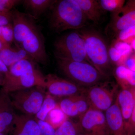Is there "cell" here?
I'll return each mask as SVG.
<instances>
[{"instance_id": "obj_1", "label": "cell", "mask_w": 135, "mask_h": 135, "mask_svg": "<svg viewBox=\"0 0 135 135\" xmlns=\"http://www.w3.org/2000/svg\"><path fill=\"white\" fill-rule=\"evenodd\" d=\"M31 59H23L8 68V73L4 76L2 89L9 94L36 86L45 88L46 79Z\"/></svg>"}, {"instance_id": "obj_2", "label": "cell", "mask_w": 135, "mask_h": 135, "mask_svg": "<svg viewBox=\"0 0 135 135\" xmlns=\"http://www.w3.org/2000/svg\"><path fill=\"white\" fill-rule=\"evenodd\" d=\"M50 9L49 26L55 32L81 29L87 25L88 19L75 0L57 1Z\"/></svg>"}, {"instance_id": "obj_3", "label": "cell", "mask_w": 135, "mask_h": 135, "mask_svg": "<svg viewBox=\"0 0 135 135\" xmlns=\"http://www.w3.org/2000/svg\"><path fill=\"white\" fill-rule=\"evenodd\" d=\"M77 31L85 41L87 55L92 65L101 74L110 78L113 74V68L103 38L94 30L80 29Z\"/></svg>"}, {"instance_id": "obj_4", "label": "cell", "mask_w": 135, "mask_h": 135, "mask_svg": "<svg viewBox=\"0 0 135 135\" xmlns=\"http://www.w3.org/2000/svg\"><path fill=\"white\" fill-rule=\"evenodd\" d=\"M60 71L68 80L86 88L106 81L110 78L104 76L88 63L57 59Z\"/></svg>"}, {"instance_id": "obj_5", "label": "cell", "mask_w": 135, "mask_h": 135, "mask_svg": "<svg viewBox=\"0 0 135 135\" xmlns=\"http://www.w3.org/2000/svg\"><path fill=\"white\" fill-rule=\"evenodd\" d=\"M54 47V54L57 59L84 62L92 65L87 55L85 41L77 31L60 36L55 42Z\"/></svg>"}, {"instance_id": "obj_6", "label": "cell", "mask_w": 135, "mask_h": 135, "mask_svg": "<svg viewBox=\"0 0 135 135\" xmlns=\"http://www.w3.org/2000/svg\"><path fill=\"white\" fill-rule=\"evenodd\" d=\"M47 93L45 88L36 86L9 94L15 109L33 116L40 110Z\"/></svg>"}, {"instance_id": "obj_7", "label": "cell", "mask_w": 135, "mask_h": 135, "mask_svg": "<svg viewBox=\"0 0 135 135\" xmlns=\"http://www.w3.org/2000/svg\"><path fill=\"white\" fill-rule=\"evenodd\" d=\"M118 93V84L109 80L86 88L84 94L90 107L105 112L114 103Z\"/></svg>"}, {"instance_id": "obj_8", "label": "cell", "mask_w": 135, "mask_h": 135, "mask_svg": "<svg viewBox=\"0 0 135 135\" xmlns=\"http://www.w3.org/2000/svg\"><path fill=\"white\" fill-rule=\"evenodd\" d=\"M83 134L86 135H111L104 112L90 107L79 118Z\"/></svg>"}, {"instance_id": "obj_9", "label": "cell", "mask_w": 135, "mask_h": 135, "mask_svg": "<svg viewBox=\"0 0 135 135\" xmlns=\"http://www.w3.org/2000/svg\"><path fill=\"white\" fill-rule=\"evenodd\" d=\"M45 88L53 97L64 98L84 94L86 88L53 74L45 76Z\"/></svg>"}, {"instance_id": "obj_10", "label": "cell", "mask_w": 135, "mask_h": 135, "mask_svg": "<svg viewBox=\"0 0 135 135\" xmlns=\"http://www.w3.org/2000/svg\"><path fill=\"white\" fill-rule=\"evenodd\" d=\"M20 48L23 49L36 63L44 65L48 64L49 58L46 52L45 40L39 27L22 42Z\"/></svg>"}, {"instance_id": "obj_11", "label": "cell", "mask_w": 135, "mask_h": 135, "mask_svg": "<svg viewBox=\"0 0 135 135\" xmlns=\"http://www.w3.org/2000/svg\"><path fill=\"white\" fill-rule=\"evenodd\" d=\"M135 25V0H130L120 9L113 13L106 32L117 36L122 30Z\"/></svg>"}, {"instance_id": "obj_12", "label": "cell", "mask_w": 135, "mask_h": 135, "mask_svg": "<svg viewBox=\"0 0 135 135\" xmlns=\"http://www.w3.org/2000/svg\"><path fill=\"white\" fill-rule=\"evenodd\" d=\"M14 41L17 47L38 27L35 20L28 13L14 9L11 10Z\"/></svg>"}, {"instance_id": "obj_13", "label": "cell", "mask_w": 135, "mask_h": 135, "mask_svg": "<svg viewBox=\"0 0 135 135\" xmlns=\"http://www.w3.org/2000/svg\"><path fill=\"white\" fill-rule=\"evenodd\" d=\"M17 114L8 93L0 90V133L5 134L12 131Z\"/></svg>"}, {"instance_id": "obj_14", "label": "cell", "mask_w": 135, "mask_h": 135, "mask_svg": "<svg viewBox=\"0 0 135 135\" xmlns=\"http://www.w3.org/2000/svg\"><path fill=\"white\" fill-rule=\"evenodd\" d=\"M105 114L111 135H128L117 97L112 105L105 112Z\"/></svg>"}, {"instance_id": "obj_15", "label": "cell", "mask_w": 135, "mask_h": 135, "mask_svg": "<svg viewBox=\"0 0 135 135\" xmlns=\"http://www.w3.org/2000/svg\"><path fill=\"white\" fill-rule=\"evenodd\" d=\"M9 135H40V128L35 117L24 114L17 115Z\"/></svg>"}, {"instance_id": "obj_16", "label": "cell", "mask_w": 135, "mask_h": 135, "mask_svg": "<svg viewBox=\"0 0 135 135\" xmlns=\"http://www.w3.org/2000/svg\"><path fill=\"white\" fill-rule=\"evenodd\" d=\"M117 98L126 128L135 104V86L121 89Z\"/></svg>"}, {"instance_id": "obj_17", "label": "cell", "mask_w": 135, "mask_h": 135, "mask_svg": "<svg viewBox=\"0 0 135 135\" xmlns=\"http://www.w3.org/2000/svg\"><path fill=\"white\" fill-rule=\"evenodd\" d=\"M87 19L98 24L104 11L101 8L98 1L75 0Z\"/></svg>"}, {"instance_id": "obj_18", "label": "cell", "mask_w": 135, "mask_h": 135, "mask_svg": "<svg viewBox=\"0 0 135 135\" xmlns=\"http://www.w3.org/2000/svg\"><path fill=\"white\" fill-rule=\"evenodd\" d=\"M56 1V0H24L22 3L28 14L36 20L50 9Z\"/></svg>"}, {"instance_id": "obj_19", "label": "cell", "mask_w": 135, "mask_h": 135, "mask_svg": "<svg viewBox=\"0 0 135 135\" xmlns=\"http://www.w3.org/2000/svg\"><path fill=\"white\" fill-rule=\"evenodd\" d=\"M0 58L8 68L23 59L33 60L23 49L19 47L14 49L11 46L2 48L0 50Z\"/></svg>"}, {"instance_id": "obj_20", "label": "cell", "mask_w": 135, "mask_h": 135, "mask_svg": "<svg viewBox=\"0 0 135 135\" xmlns=\"http://www.w3.org/2000/svg\"><path fill=\"white\" fill-rule=\"evenodd\" d=\"M118 84L121 89L135 86V72L123 65H119L114 71Z\"/></svg>"}, {"instance_id": "obj_21", "label": "cell", "mask_w": 135, "mask_h": 135, "mask_svg": "<svg viewBox=\"0 0 135 135\" xmlns=\"http://www.w3.org/2000/svg\"><path fill=\"white\" fill-rule=\"evenodd\" d=\"M58 104L59 108L67 117H79V113L73 96L63 98Z\"/></svg>"}, {"instance_id": "obj_22", "label": "cell", "mask_w": 135, "mask_h": 135, "mask_svg": "<svg viewBox=\"0 0 135 135\" xmlns=\"http://www.w3.org/2000/svg\"><path fill=\"white\" fill-rule=\"evenodd\" d=\"M83 134L79 122L66 119L56 129L55 135H78Z\"/></svg>"}, {"instance_id": "obj_23", "label": "cell", "mask_w": 135, "mask_h": 135, "mask_svg": "<svg viewBox=\"0 0 135 135\" xmlns=\"http://www.w3.org/2000/svg\"><path fill=\"white\" fill-rule=\"evenodd\" d=\"M58 106V102L56 101L54 97L47 93L40 110L35 115V118L40 120L45 121L51 111Z\"/></svg>"}, {"instance_id": "obj_24", "label": "cell", "mask_w": 135, "mask_h": 135, "mask_svg": "<svg viewBox=\"0 0 135 135\" xmlns=\"http://www.w3.org/2000/svg\"><path fill=\"white\" fill-rule=\"evenodd\" d=\"M66 118L67 116L60 110L58 106L51 111L45 121L56 129L67 119Z\"/></svg>"}, {"instance_id": "obj_25", "label": "cell", "mask_w": 135, "mask_h": 135, "mask_svg": "<svg viewBox=\"0 0 135 135\" xmlns=\"http://www.w3.org/2000/svg\"><path fill=\"white\" fill-rule=\"evenodd\" d=\"M101 8L104 11L113 13L121 8L125 5L123 0H100L98 1Z\"/></svg>"}, {"instance_id": "obj_26", "label": "cell", "mask_w": 135, "mask_h": 135, "mask_svg": "<svg viewBox=\"0 0 135 135\" xmlns=\"http://www.w3.org/2000/svg\"><path fill=\"white\" fill-rule=\"evenodd\" d=\"M118 52L122 56V58L120 62V64L125 63L127 59L129 56L131 55L133 49L130 44H129L127 42L120 41H117L114 43L113 46Z\"/></svg>"}, {"instance_id": "obj_27", "label": "cell", "mask_w": 135, "mask_h": 135, "mask_svg": "<svg viewBox=\"0 0 135 135\" xmlns=\"http://www.w3.org/2000/svg\"><path fill=\"white\" fill-rule=\"evenodd\" d=\"M117 41L131 44L135 38V25L122 30L117 35Z\"/></svg>"}, {"instance_id": "obj_28", "label": "cell", "mask_w": 135, "mask_h": 135, "mask_svg": "<svg viewBox=\"0 0 135 135\" xmlns=\"http://www.w3.org/2000/svg\"><path fill=\"white\" fill-rule=\"evenodd\" d=\"M36 119L40 128V135H55L56 129L53 126L46 121Z\"/></svg>"}, {"instance_id": "obj_29", "label": "cell", "mask_w": 135, "mask_h": 135, "mask_svg": "<svg viewBox=\"0 0 135 135\" xmlns=\"http://www.w3.org/2000/svg\"><path fill=\"white\" fill-rule=\"evenodd\" d=\"M23 1L19 0H0V12H8L11 11L15 6Z\"/></svg>"}, {"instance_id": "obj_30", "label": "cell", "mask_w": 135, "mask_h": 135, "mask_svg": "<svg viewBox=\"0 0 135 135\" xmlns=\"http://www.w3.org/2000/svg\"><path fill=\"white\" fill-rule=\"evenodd\" d=\"M2 32L5 42L11 46L14 41V31L12 23L2 26Z\"/></svg>"}, {"instance_id": "obj_31", "label": "cell", "mask_w": 135, "mask_h": 135, "mask_svg": "<svg viewBox=\"0 0 135 135\" xmlns=\"http://www.w3.org/2000/svg\"><path fill=\"white\" fill-rule=\"evenodd\" d=\"M126 130L128 135H135V104L126 127Z\"/></svg>"}, {"instance_id": "obj_32", "label": "cell", "mask_w": 135, "mask_h": 135, "mask_svg": "<svg viewBox=\"0 0 135 135\" xmlns=\"http://www.w3.org/2000/svg\"><path fill=\"white\" fill-rule=\"evenodd\" d=\"M12 23V14L11 11L0 12V26H5Z\"/></svg>"}, {"instance_id": "obj_33", "label": "cell", "mask_w": 135, "mask_h": 135, "mask_svg": "<svg viewBox=\"0 0 135 135\" xmlns=\"http://www.w3.org/2000/svg\"><path fill=\"white\" fill-rule=\"evenodd\" d=\"M109 55L112 61L115 62H120V61L121 59L122 56L113 46H112L109 49Z\"/></svg>"}, {"instance_id": "obj_34", "label": "cell", "mask_w": 135, "mask_h": 135, "mask_svg": "<svg viewBox=\"0 0 135 135\" xmlns=\"http://www.w3.org/2000/svg\"><path fill=\"white\" fill-rule=\"evenodd\" d=\"M123 65L129 69L135 72V53L131 55L128 57L124 63Z\"/></svg>"}, {"instance_id": "obj_35", "label": "cell", "mask_w": 135, "mask_h": 135, "mask_svg": "<svg viewBox=\"0 0 135 135\" xmlns=\"http://www.w3.org/2000/svg\"><path fill=\"white\" fill-rule=\"evenodd\" d=\"M9 71V70L8 68L6 65L0 58V72L5 76L8 73Z\"/></svg>"}, {"instance_id": "obj_36", "label": "cell", "mask_w": 135, "mask_h": 135, "mask_svg": "<svg viewBox=\"0 0 135 135\" xmlns=\"http://www.w3.org/2000/svg\"><path fill=\"white\" fill-rule=\"evenodd\" d=\"M130 45L132 47L133 50H134L135 51V38L131 42Z\"/></svg>"}, {"instance_id": "obj_37", "label": "cell", "mask_w": 135, "mask_h": 135, "mask_svg": "<svg viewBox=\"0 0 135 135\" xmlns=\"http://www.w3.org/2000/svg\"><path fill=\"white\" fill-rule=\"evenodd\" d=\"M3 80H4V79L0 76V85L2 86L3 84Z\"/></svg>"}, {"instance_id": "obj_38", "label": "cell", "mask_w": 135, "mask_h": 135, "mask_svg": "<svg viewBox=\"0 0 135 135\" xmlns=\"http://www.w3.org/2000/svg\"><path fill=\"white\" fill-rule=\"evenodd\" d=\"M0 76L3 78L4 79V75L2 74V73H1V72H0Z\"/></svg>"}, {"instance_id": "obj_39", "label": "cell", "mask_w": 135, "mask_h": 135, "mask_svg": "<svg viewBox=\"0 0 135 135\" xmlns=\"http://www.w3.org/2000/svg\"><path fill=\"white\" fill-rule=\"evenodd\" d=\"M2 48V46L1 44V42H0V50H1V49Z\"/></svg>"}, {"instance_id": "obj_40", "label": "cell", "mask_w": 135, "mask_h": 135, "mask_svg": "<svg viewBox=\"0 0 135 135\" xmlns=\"http://www.w3.org/2000/svg\"><path fill=\"white\" fill-rule=\"evenodd\" d=\"M0 135H6L5 134H3V133H0Z\"/></svg>"}, {"instance_id": "obj_41", "label": "cell", "mask_w": 135, "mask_h": 135, "mask_svg": "<svg viewBox=\"0 0 135 135\" xmlns=\"http://www.w3.org/2000/svg\"><path fill=\"white\" fill-rule=\"evenodd\" d=\"M85 135V134H79V135Z\"/></svg>"}]
</instances>
